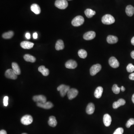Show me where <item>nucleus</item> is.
<instances>
[{
	"label": "nucleus",
	"mask_w": 134,
	"mask_h": 134,
	"mask_svg": "<svg viewBox=\"0 0 134 134\" xmlns=\"http://www.w3.org/2000/svg\"><path fill=\"white\" fill-rule=\"evenodd\" d=\"M115 21V18L110 14L105 15L102 18V22L104 24L110 25L113 24Z\"/></svg>",
	"instance_id": "1"
},
{
	"label": "nucleus",
	"mask_w": 134,
	"mask_h": 134,
	"mask_svg": "<svg viewBox=\"0 0 134 134\" xmlns=\"http://www.w3.org/2000/svg\"><path fill=\"white\" fill-rule=\"evenodd\" d=\"M84 22V19L81 16H77L75 17L72 21V25L74 27H78L83 24Z\"/></svg>",
	"instance_id": "2"
},
{
	"label": "nucleus",
	"mask_w": 134,
	"mask_h": 134,
	"mask_svg": "<svg viewBox=\"0 0 134 134\" xmlns=\"http://www.w3.org/2000/svg\"><path fill=\"white\" fill-rule=\"evenodd\" d=\"M70 88L69 86L62 84L58 86L57 88V90L60 92V96L62 97H64L69 90Z\"/></svg>",
	"instance_id": "3"
},
{
	"label": "nucleus",
	"mask_w": 134,
	"mask_h": 134,
	"mask_svg": "<svg viewBox=\"0 0 134 134\" xmlns=\"http://www.w3.org/2000/svg\"><path fill=\"white\" fill-rule=\"evenodd\" d=\"M68 3L67 0H56L55 6L58 9L64 10L68 6Z\"/></svg>",
	"instance_id": "4"
},
{
	"label": "nucleus",
	"mask_w": 134,
	"mask_h": 134,
	"mask_svg": "<svg viewBox=\"0 0 134 134\" xmlns=\"http://www.w3.org/2000/svg\"><path fill=\"white\" fill-rule=\"evenodd\" d=\"M32 122L33 118L32 117L29 115H24L21 119V123L24 125H29L31 124Z\"/></svg>",
	"instance_id": "5"
},
{
	"label": "nucleus",
	"mask_w": 134,
	"mask_h": 134,
	"mask_svg": "<svg viewBox=\"0 0 134 134\" xmlns=\"http://www.w3.org/2000/svg\"><path fill=\"white\" fill-rule=\"evenodd\" d=\"M101 66L100 64L94 65L91 67L90 69V74L91 76H94L101 70Z\"/></svg>",
	"instance_id": "6"
},
{
	"label": "nucleus",
	"mask_w": 134,
	"mask_h": 134,
	"mask_svg": "<svg viewBox=\"0 0 134 134\" xmlns=\"http://www.w3.org/2000/svg\"><path fill=\"white\" fill-rule=\"evenodd\" d=\"M13 71L12 69H8L5 73V76L7 78L15 80L17 78V76Z\"/></svg>",
	"instance_id": "7"
},
{
	"label": "nucleus",
	"mask_w": 134,
	"mask_h": 134,
	"mask_svg": "<svg viewBox=\"0 0 134 134\" xmlns=\"http://www.w3.org/2000/svg\"><path fill=\"white\" fill-rule=\"evenodd\" d=\"M78 91L75 88L70 89L67 93V96L70 100H72L75 98L78 94Z\"/></svg>",
	"instance_id": "8"
},
{
	"label": "nucleus",
	"mask_w": 134,
	"mask_h": 134,
	"mask_svg": "<svg viewBox=\"0 0 134 134\" xmlns=\"http://www.w3.org/2000/svg\"><path fill=\"white\" fill-rule=\"evenodd\" d=\"M37 105L38 107L46 109H50L53 106V104L49 101L45 103H37Z\"/></svg>",
	"instance_id": "9"
},
{
	"label": "nucleus",
	"mask_w": 134,
	"mask_h": 134,
	"mask_svg": "<svg viewBox=\"0 0 134 134\" xmlns=\"http://www.w3.org/2000/svg\"><path fill=\"white\" fill-rule=\"evenodd\" d=\"M65 67L67 69H74L77 67V63L75 60H70L66 63Z\"/></svg>",
	"instance_id": "10"
},
{
	"label": "nucleus",
	"mask_w": 134,
	"mask_h": 134,
	"mask_svg": "<svg viewBox=\"0 0 134 134\" xmlns=\"http://www.w3.org/2000/svg\"><path fill=\"white\" fill-rule=\"evenodd\" d=\"M109 64L113 68H117L119 66V63L115 57H112L109 59Z\"/></svg>",
	"instance_id": "11"
},
{
	"label": "nucleus",
	"mask_w": 134,
	"mask_h": 134,
	"mask_svg": "<svg viewBox=\"0 0 134 134\" xmlns=\"http://www.w3.org/2000/svg\"><path fill=\"white\" fill-rule=\"evenodd\" d=\"M96 33L93 31H90L85 34L83 36L85 40H89L93 39L96 37Z\"/></svg>",
	"instance_id": "12"
},
{
	"label": "nucleus",
	"mask_w": 134,
	"mask_h": 134,
	"mask_svg": "<svg viewBox=\"0 0 134 134\" xmlns=\"http://www.w3.org/2000/svg\"><path fill=\"white\" fill-rule=\"evenodd\" d=\"M32 99L34 101L37 103H45L47 101L46 98L43 95L34 96Z\"/></svg>",
	"instance_id": "13"
},
{
	"label": "nucleus",
	"mask_w": 134,
	"mask_h": 134,
	"mask_svg": "<svg viewBox=\"0 0 134 134\" xmlns=\"http://www.w3.org/2000/svg\"><path fill=\"white\" fill-rule=\"evenodd\" d=\"M20 45L21 48L24 49H30L33 48L34 44L29 41H23L21 43Z\"/></svg>",
	"instance_id": "14"
},
{
	"label": "nucleus",
	"mask_w": 134,
	"mask_h": 134,
	"mask_svg": "<svg viewBox=\"0 0 134 134\" xmlns=\"http://www.w3.org/2000/svg\"><path fill=\"white\" fill-rule=\"evenodd\" d=\"M112 119L110 115L106 114L104 115L103 117V122L105 126L108 127L111 124Z\"/></svg>",
	"instance_id": "15"
},
{
	"label": "nucleus",
	"mask_w": 134,
	"mask_h": 134,
	"mask_svg": "<svg viewBox=\"0 0 134 134\" xmlns=\"http://www.w3.org/2000/svg\"><path fill=\"white\" fill-rule=\"evenodd\" d=\"M125 104V101L124 99L122 98L120 99L118 101L113 103V108L114 109H117L121 106L124 105Z\"/></svg>",
	"instance_id": "16"
},
{
	"label": "nucleus",
	"mask_w": 134,
	"mask_h": 134,
	"mask_svg": "<svg viewBox=\"0 0 134 134\" xmlns=\"http://www.w3.org/2000/svg\"><path fill=\"white\" fill-rule=\"evenodd\" d=\"M31 10L36 14L38 15L41 13V9L38 5L34 3L32 4L31 6Z\"/></svg>",
	"instance_id": "17"
},
{
	"label": "nucleus",
	"mask_w": 134,
	"mask_h": 134,
	"mask_svg": "<svg viewBox=\"0 0 134 134\" xmlns=\"http://www.w3.org/2000/svg\"><path fill=\"white\" fill-rule=\"evenodd\" d=\"M95 105L92 103L88 104L86 108V112L88 115H92L95 111Z\"/></svg>",
	"instance_id": "18"
},
{
	"label": "nucleus",
	"mask_w": 134,
	"mask_h": 134,
	"mask_svg": "<svg viewBox=\"0 0 134 134\" xmlns=\"http://www.w3.org/2000/svg\"><path fill=\"white\" fill-rule=\"evenodd\" d=\"M103 89L101 86H98L96 88L94 92V96L96 98H99L102 96Z\"/></svg>",
	"instance_id": "19"
},
{
	"label": "nucleus",
	"mask_w": 134,
	"mask_h": 134,
	"mask_svg": "<svg viewBox=\"0 0 134 134\" xmlns=\"http://www.w3.org/2000/svg\"><path fill=\"white\" fill-rule=\"evenodd\" d=\"M106 40L108 43L113 44L116 43L118 42V38L117 37L110 35L107 37Z\"/></svg>",
	"instance_id": "20"
},
{
	"label": "nucleus",
	"mask_w": 134,
	"mask_h": 134,
	"mask_svg": "<svg viewBox=\"0 0 134 134\" xmlns=\"http://www.w3.org/2000/svg\"><path fill=\"white\" fill-rule=\"evenodd\" d=\"M38 70L39 72L41 73L43 76H47L49 75V70L47 68H46L44 66H39L38 68Z\"/></svg>",
	"instance_id": "21"
},
{
	"label": "nucleus",
	"mask_w": 134,
	"mask_h": 134,
	"mask_svg": "<svg viewBox=\"0 0 134 134\" xmlns=\"http://www.w3.org/2000/svg\"><path fill=\"white\" fill-rule=\"evenodd\" d=\"M125 12L128 16H132L134 13V8L133 6L131 5L127 6L125 9Z\"/></svg>",
	"instance_id": "22"
},
{
	"label": "nucleus",
	"mask_w": 134,
	"mask_h": 134,
	"mask_svg": "<svg viewBox=\"0 0 134 134\" xmlns=\"http://www.w3.org/2000/svg\"><path fill=\"white\" fill-rule=\"evenodd\" d=\"M12 68L13 71L17 75H19L21 74V70L17 63L13 62L12 64Z\"/></svg>",
	"instance_id": "23"
},
{
	"label": "nucleus",
	"mask_w": 134,
	"mask_h": 134,
	"mask_svg": "<svg viewBox=\"0 0 134 134\" xmlns=\"http://www.w3.org/2000/svg\"><path fill=\"white\" fill-rule=\"evenodd\" d=\"M57 122L55 117L54 116H50L48 121V124L50 126L52 127H55L57 125Z\"/></svg>",
	"instance_id": "24"
},
{
	"label": "nucleus",
	"mask_w": 134,
	"mask_h": 134,
	"mask_svg": "<svg viewBox=\"0 0 134 134\" xmlns=\"http://www.w3.org/2000/svg\"><path fill=\"white\" fill-rule=\"evenodd\" d=\"M24 58L27 62L34 63L36 61V58L35 57L29 54H26L24 56Z\"/></svg>",
	"instance_id": "25"
},
{
	"label": "nucleus",
	"mask_w": 134,
	"mask_h": 134,
	"mask_svg": "<svg viewBox=\"0 0 134 134\" xmlns=\"http://www.w3.org/2000/svg\"><path fill=\"white\" fill-rule=\"evenodd\" d=\"M55 48L57 50H63L64 48V43L62 40L61 39L58 40L56 44Z\"/></svg>",
	"instance_id": "26"
},
{
	"label": "nucleus",
	"mask_w": 134,
	"mask_h": 134,
	"mask_svg": "<svg viewBox=\"0 0 134 134\" xmlns=\"http://www.w3.org/2000/svg\"><path fill=\"white\" fill-rule=\"evenodd\" d=\"M85 13L87 17L91 18L96 14V11L92 10L91 9H87L85 11Z\"/></svg>",
	"instance_id": "27"
},
{
	"label": "nucleus",
	"mask_w": 134,
	"mask_h": 134,
	"mask_svg": "<svg viewBox=\"0 0 134 134\" xmlns=\"http://www.w3.org/2000/svg\"><path fill=\"white\" fill-rule=\"evenodd\" d=\"M14 35V32L12 31H9L8 32H5L2 34V37L4 39H8L13 37Z\"/></svg>",
	"instance_id": "28"
},
{
	"label": "nucleus",
	"mask_w": 134,
	"mask_h": 134,
	"mask_svg": "<svg viewBox=\"0 0 134 134\" xmlns=\"http://www.w3.org/2000/svg\"><path fill=\"white\" fill-rule=\"evenodd\" d=\"M78 54L80 57L82 58H85L87 56V53L86 51L83 49L80 50L78 51Z\"/></svg>",
	"instance_id": "29"
},
{
	"label": "nucleus",
	"mask_w": 134,
	"mask_h": 134,
	"mask_svg": "<svg viewBox=\"0 0 134 134\" xmlns=\"http://www.w3.org/2000/svg\"><path fill=\"white\" fill-rule=\"evenodd\" d=\"M112 91L116 94H119L120 91V88L118 87L117 84L114 85L112 87Z\"/></svg>",
	"instance_id": "30"
},
{
	"label": "nucleus",
	"mask_w": 134,
	"mask_h": 134,
	"mask_svg": "<svg viewBox=\"0 0 134 134\" xmlns=\"http://www.w3.org/2000/svg\"><path fill=\"white\" fill-rule=\"evenodd\" d=\"M126 69L128 72H132L134 71V66L132 63H130L127 66Z\"/></svg>",
	"instance_id": "31"
},
{
	"label": "nucleus",
	"mask_w": 134,
	"mask_h": 134,
	"mask_svg": "<svg viewBox=\"0 0 134 134\" xmlns=\"http://www.w3.org/2000/svg\"><path fill=\"white\" fill-rule=\"evenodd\" d=\"M134 124V118H130L127 122V123L126 124V127H127V128H129L130 127L131 125Z\"/></svg>",
	"instance_id": "32"
},
{
	"label": "nucleus",
	"mask_w": 134,
	"mask_h": 134,
	"mask_svg": "<svg viewBox=\"0 0 134 134\" xmlns=\"http://www.w3.org/2000/svg\"><path fill=\"white\" fill-rule=\"evenodd\" d=\"M124 132V130L122 127L117 128L114 133L113 134H123Z\"/></svg>",
	"instance_id": "33"
},
{
	"label": "nucleus",
	"mask_w": 134,
	"mask_h": 134,
	"mask_svg": "<svg viewBox=\"0 0 134 134\" xmlns=\"http://www.w3.org/2000/svg\"><path fill=\"white\" fill-rule=\"evenodd\" d=\"M8 96H5L3 99V104L5 106H7L8 105Z\"/></svg>",
	"instance_id": "34"
},
{
	"label": "nucleus",
	"mask_w": 134,
	"mask_h": 134,
	"mask_svg": "<svg viewBox=\"0 0 134 134\" xmlns=\"http://www.w3.org/2000/svg\"><path fill=\"white\" fill-rule=\"evenodd\" d=\"M129 78L131 80H134V73H131L129 76Z\"/></svg>",
	"instance_id": "35"
},
{
	"label": "nucleus",
	"mask_w": 134,
	"mask_h": 134,
	"mask_svg": "<svg viewBox=\"0 0 134 134\" xmlns=\"http://www.w3.org/2000/svg\"><path fill=\"white\" fill-rule=\"evenodd\" d=\"M25 37L27 39H30L31 38V36H30V33L29 32H27L25 34Z\"/></svg>",
	"instance_id": "36"
},
{
	"label": "nucleus",
	"mask_w": 134,
	"mask_h": 134,
	"mask_svg": "<svg viewBox=\"0 0 134 134\" xmlns=\"http://www.w3.org/2000/svg\"><path fill=\"white\" fill-rule=\"evenodd\" d=\"M33 37L34 38L36 39L38 38V34L37 32H34L33 34Z\"/></svg>",
	"instance_id": "37"
},
{
	"label": "nucleus",
	"mask_w": 134,
	"mask_h": 134,
	"mask_svg": "<svg viewBox=\"0 0 134 134\" xmlns=\"http://www.w3.org/2000/svg\"><path fill=\"white\" fill-rule=\"evenodd\" d=\"M0 134H7L6 131L4 130H2L0 131Z\"/></svg>",
	"instance_id": "38"
},
{
	"label": "nucleus",
	"mask_w": 134,
	"mask_h": 134,
	"mask_svg": "<svg viewBox=\"0 0 134 134\" xmlns=\"http://www.w3.org/2000/svg\"><path fill=\"white\" fill-rule=\"evenodd\" d=\"M131 56L132 58L134 59V51H133L131 53Z\"/></svg>",
	"instance_id": "39"
},
{
	"label": "nucleus",
	"mask_w": 134,
	"mask_h": 134,
	"mask_svg": "<svg viewBox=\"0 0 134 134\" xmlns=\"http://www.w3.org/2000/svg\"><path fill=\"white\" fill-rule=\"evenodd\" d=\"M120 90L122 92H124L125 91V88L123 86H122L120 88Z\"/></svg>",
	"instance_id": "40"
},
{
	"label": "nucleus",
	"mask_w": 134,
	"mask_h": 134,
	"mask_svg": "<svg viewBox=\"0 0 134 134\" xmlns=\"http://www.w3.org/2000/svg\"><path fill=\"white\" fill-rule=\"evenodd\" d=\"M131 43L134 46V37H133L131 40Z\"/></svg>",
	"instance_id": "41"
},
{
	"label": "nucleus",
	"mask_w": 134,
	"mask_h": 134,
	"mask_svg": "<svg viewBox=\"0 0 134 134\" xmlns=\"http://www.w3.org/2000/svg\"><path fill=\"white\" fill-rule=\"evenodd\" d=\"M132 102H133V103L134 104V94H133L132 97Z\"/></svg>",
	"instance_id": "42"
},
{
	"label": "nucleus",
	"mask_w": 134,
	"mask_h": 134,
	"mask_svg": "<svg viewBox=\"0 0 134 134\" xmlns=\"http://www.w3.org/2000/svg\"><path fill=\"white\" fill-rule=\"evenodd\" d=\"M22 134H27V133H22Z\"/></svg>",
	"instance_id": "43"
},
{
	"label": "nucleus",
	"mask_w": 134,
	"mask_h": 134,
	"mask_svg": "<svg viewBox=\"0 0 134 134\" xmlns=\"http://www.w3.org/2000/svg\"></svg>",
	"instance_id": "44"
}]
</instances>
